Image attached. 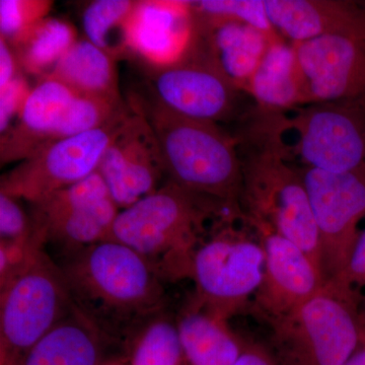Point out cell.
Returning a JSON list of instances; mask_svg holds the SVG:
<instances>
[{"mask_svg": "<svg viewBox=\"0 0 365 365\" xmlns=\"http://www.w3.org/2000/svg\"><path fill=\"white\" fill-rule=\"evenodd\" d=\"M131 108L98 169L120 210L155 193L167 178L155 132L143 115Z\"/></svg>", "mask_w": 365, "mask_h": 365, "instance_id": "cell-13", "label": "cell"}, {"mask_svg": "<svg viewBox=\"0 0 365 365\" xmlns=\"http://www.w3.org/2000/svg\"><path fill=\"white\" fill-rule=\"evenodd\" d=\"M244 217L241 209L167 179L155 193L120 211L111 239L140 254L165 282H175L190 279L197 249L218 225Z\"/></svg>", "mask_w": 365, "mask_h": 365, "instance_id": "cell-3", "label": "cell"}, {"mask_svg": "<svg viewBox=\"0 0 365 365\" xmlns=\"http://www.w3.org/2000/svg\"><path fill=\"white\" fill-rule=\"evenodd\" d=\"M76 96L50 76L31 90L18 123L1 134V165L23 162L52 143L53 134Z\"/></svg>", "mask_w": 365, "mask_h": 365, "instance_id": "cell-19", "label": "cell"}, {"mask_svg": "<svg viewBox=\"0 0 365 365\" xmlns=\"http://www.w3.org/2000/svg\"><path fill=\"white\" fill-rule=\"evenodd\" d=\"M252 227L263 245L265 269L250 312L270 325L313 299L325 287V280L294 242L267 228Z\"/></svg>", "mask_w": 365, "mask_h": 365, "instance_id": "cell-14", "label": "cell"}, {"mask_svg": "<svg viewBox=\"0 0 365 365\" xmlns=\"http://www.w3.org/2000/svg\"><path fill=\"white\" fill-rule=\"evenodd\" d=\"M155 68L151 96L180 116L218 126L234 122L240 125L256 108L249 93L189 55Z\"/></svg>", "mask_w": 365, "mask_h": 365, "instance_id": "cell-10", "label": "cell"}, {"mask_svg": "<svg viewBox=\"0 0 365 365\" xmlns=\"http://www.w3.org/2000/svg\"><path fill=\"white\" fill-rule=\"evenodd\" d=\"M131 111L95 130L46 144L1 177L0 192L35 204L90 177Z\"/></svg>", "mask_w": 365, "mask_h": 365, "instance_id": "cell-8", "label": "cell"}, {"mask_svg": "<svg viewBox=\"0 0 365 365\" xmlns=\"http://www.w3.org/2000/svg\"><path fill=\"white\" fill-rule=\"evenodd\" d=\"M129 103L155 132L168 180L242 210V165L234 135L218 125L170 111L151 93Z\"/></svg>", "mask_w": 365, "mask_h": 365, "instance_id": "cell-4", "label": "cell"}, {"mask_svg": "<svg viewBox=\"0 0 365 365\" xmlns=\"http://www.w3.org/2000/svg\"><path fill=\"white\" fill-rule=\"evenodd\" d=\"M51 2L31 0L0 1V33L9 44L20 41L34 26L47 18Z\"/></svg>", "mask_w": 365, "mask_h": 365, "instance_id": "cell-28", "label": "cell"}, {"mask_svg": "<svg viewBox=\"0 0 365 365\" xmlns=\"http://www.w3.org/2000/svg\"><path fill=\"white\" fill-rule=\"evenodd\" d=\"M185 365H235L245 339L217 319L188 300L176 318Z\"/></svg>", "mask_w": 365, "mask_h": 365, "instance_id": "cell-22", "label": "cell"}, {"mask_svg": "<svg viewBox=\"0 0 365 365\" xmlns=\"http://www.w3.org/2000/svg\"><path fill=\"white\" fill-rule=\"evenodd\" d=\"M321 247L325 283L344 271L365 218V168L333 174L300 167Z\"/></svg>", "mask_w": 365, "mask_h": 365, "instance_id": "cell-9", "label": "cell"}, {"mask_svg": "<svg viewBox=\"0 0 365 365\" xmlns=\"http://www.w3.org/2000/svg\"><path fill=\"white\" fill-rule=\"evenodd\" d=\"M294 111L285 125L297 134L304 167L333 174L364 169L365 108L325 103Z\"/></svg>", "mask_w": 365, "mask_h": 365, "instance_id": "cell-12", "label": "cell"}, {"mask_svg": "<svg viewBox=\"0 0 365 365\" xmlns=\"http://www.w3.org/2000/svg\"><path fill=\"white\" fill-rule=\"evenodd\" d=\"M125 352L129 365H185L176 319L163 313L138 329Z\"/></svg>", "mask_w": 365, "mask_h": 365, "instance_id": "cell-25", "label": "cell"}, {"mask_svg": "<svg viewBox=\"0 0 365 365\" xmlns=\"http://www.w3.org/2000/svg\"><path fill=\"white\" fill-rule=\"evenodd\" d=\"M137 2L130 0H98L86 7L83 14V28L86 40L116 57L115 33L123 34L126 39V25Z\"/></svg>", "mask_w": 365, "mask_h": 365, "instance_id": "cell-26", "label": "cell"}, {"mask_svg": "<svg viewBox=\"0 0 365 365\" xmlns=\"http://www.w3.org/2000/svg\"><path fill=\"white\" fill-rule=\"evenodd\" d=\"M360 324H361L362 332L365 335V300L361 307H359Z\"/></svg>", "mask_w": 365, "mask_h": 365, "instance_id": "cell-35", "label": "cell"}, {"mask_svg": "<svg viewBox=\"0 0 365 365\" xmlns=\"http://www.w3.org/2000/svg\"><path fill=\"white\" fill-rule=\"evenodd\" d=\"M191 11L192 36L184 55L212 67L248 93L254 72L278 35H268L242 21L206 16L192 6Z\"/></svg>", "mask_w": 365, "mask_h": 365, "instance_id": "cell-16", "label": "cell"}, {"mask_svg": "<svg viewBox=\"0 0 365 365\" xmlns=\"http://www.w3.org/2000/svg\"><path fill=\"white\" fill-rule=\"evenodd\" d=\"M237 220L220 223L204 240L190 276L195 292L189 300L225 322L249 309L265 269L260 237L237 227Z\"/></svg>", "mask_w": 365, "mask_h": 365, "instance_id": "cell-5", "label": "cell"}, {"mask_svg": "<svg viewBox=\"0 0 365 365\" xmlns=\"http://www.w3.org/2000/svg\"><path fill=\"white\" fill-rule=\"evenodd\" d=\"M25 79L18 76L9 85L0 88V132L6 133L16 115L20 116L29 93Z\"/></svg>", "mask_w": 365, "mask_h": 365, "instance_id": "cell-31", "label": "cell"}, {"mask_svg": "<svg viewBox=\"0 0 365 365\" xmlns=\"http://www.w3.org/2000/svg\"><path fill=\"white\" fill-rule=\"evenodd\" d=\"M76 42V32L68 23L46 18L14 46L21 66L31 73L38 74L48 69L52 71Z\"/></svg>", "mask_w": 365, "mask_h": 365, "instance_id": "cell-24", "label": "cell"}, {"mask_svg": "<svg viewBox=\"0 0 365 365\" xmlns=\"http://www.w3.org/2000/svg\"><path fill=\"white\" fill-rule=\"evenodd\" d=\"M294 46L309 105L365 108V42L324 36Z\"/></svg>", "mask_w": 365, "mask_h": 365, "instance_id": "cell-15", "label": "cell"}, {"mask_svg": "<svg viewBox=\"0 0 365 365\" xmlns=\"http://www.w3.org/2000/svg\"><path fill=\"white\" fill-rule=\"evenodd\" d=\"M73 307L61 269L43 249L0 287V365H21Z\"/></svg>", "mask_w": 365, "mask_h": 365, "instance_id": "cell-7", "label": "cell"}, {"mask_svg": "<svg viewBox=\"0 0 365 365\" xmlns=\"http://www.w3.org/2000/svg\"><path fill=\"white\" fill-rule=\"evenodd\" d=\"M235 365H279L270 348L253 341H245L244 348Z\"/></svg>", "mask_w": 365, "mask_h": 365, "instance_id": "cell-32", "label": "cell"}, {"mask_svg": "<svg viewBox=\"0 0 365 365\" xmlns=\"http://www.w3.org/2000/svg\"><path fill=\"white\" fill-rule=\"evenodd\" d=\"M191 36L190 1H138L126 25L127 47L155 67L179 61Z\"/></svg>", "mask_w": 365, "mask_h": 365, "instance_id": "cell-18", "label": "cell"}, {"mask_svg": "<svg viewBox=\"0 0 365 365\" xmlns=\"http://www.w3.org/2000/svg\"><path fill=\"white\" fill-rule=\"evenodd\" d=\"M344 365H365V335L361 344L357 348L356 351L353 353L351 357L345 362Z\"/></svg>", "mask_w": 365, "mask_h": 365, "instance_id": "cell-34", "label": "cell"}, {"mask_svg": "<svg viewBox=\"0 0 365 365\" xmlns=\"http://www.w3.org/2000/svg\"><path fill=\"white\" fill-rule=\"evenodd\" d=\"M113 343L73 307L21 365H106Z\"/></svg>", "mask_w": 365, "mask_h": 365, "instance_id": "cell-21", "label": "cell"}, {"mask_svg": "<svg viewBox=\"0 0 365 365\" xmlns=\"http://www.w3.org/2000/svg\"><path fill=\"white\" fill-rule=\"evenodd\" d=\"M36 232L32 216L26 215L20 200L0 192V242L26 241Z\"/></svg>", "mask_w": 365, "mask_h": 365, "instance_id": "cell-29", "label": "cell"}, {"mask_svg": "<svg viewBox=\"0 0 365 365\" xmlns=\"http://www.w3.org/2000/svg\"><path fill=\"white\" fill-rule=\"evenodd\" d=\"M248 93L258 109L275 114L309 105L294 43L280 35L271 41L252 76Z\"/></svg>", "mask_w": 365, "mask_h": 365, "instance_id": "cell-20", "label": "cell"}, {"mask_svg": "<svg viewBox=\"0 0 365 365\" xmlns=\"http://www.w3.org/2000/svg\"><path fill=\"white\" fill-rule=\"evenodd\" d=\"M48 76L76 95L122 100L115 57L86 39L76 41Z\"/></svg>", "mask_w": 365, "mask_h": 365, "instance_id": "cell-23", "label": "cell"}, {"mask_svg": "<svg viewBox=\"0 0 365 365\" xmlns=\"http://www.w3.org/2000/svg\"><path fill=\"white\" fill-rule=\"evenodd\" d=\"M359 307V297L325 285L269 325V348L279 365H344L364 339Z\"/></svg>", "mask_w": 365, "mask_h": 365, "instance_id": "cell-6", "label": "cell"}, {"mask_svg": "<svg viewBox=\"0 0 365 365\" xmlns=\"http://www.w3.org/2000/svg\"><path fill=\"white\" fill-rule=\"evenodd\" d=\"M106 365H123V364H107Z\"/></svg>", "mask_w": 365, "mask_h": 365, "instance_id": "cell-36", "label": "cell"}, {"mask_svg": "<svg viewBox=\"0 0 365 365\" xmlns=\"http://www.w3.org/2000/svg\"><path fill=\"white\" fill-rule=\"evenodd\" d=\"M18 76L16 57L13 53V48L0 37V88L9 85Z\"/></svg>", "mask_w": 365, "mask_h": 365, "instance_id": "cell-33", "label": "cell"}, {"mask_svg": "<svg viewBox=\"0 0 365 365\" xmlns=\"http://www.w3.org/2000/svg\"><path fill=\"white\" fill-rule=\"evenodd\" d=\"M284 118L256 107L234 134L242 165V209L250 225L294 242L323 275L318 228L299 168L289 162Z\"/></svg>", "mask_w": 365, "mask_h": 365, "instance_id": "cell-1", "label": "cell"}, {"mask_svg": "<svg viewBox=\"0 0 365 365\" xmlns=\"http://www.w3.org/2000/svg\"><path fill=\"white\" fill-rule=\"evenodd\" d=\"M190 4L206 16L242 21L268 35H278L269 21L264 0H202Z\"/></svg>", "mask_w": 365, "mask_h": 365, "instance_id": "cell-27", "label": "cell"}, {"mask_svg": "<svg viewBox=\"0 0 365 365\" xmlns=\"http://www.w3.org/2000/svg\"><path fill=\"white\" fill-rule=\"evenodd\" d=\"M72 304L113 344L165 312V281L140 254L109 239L69 255L60 264Z\"/></svg>", "mask_w": 365, "mask_h": 365, "instance_id": "cell-2", "label": "cell"}, {"mask_svg": "<svg viewBox=\"0 0 365 365\" xmlns=\"http://www.w3.org/2000/svg\"><path fill=\"white\" fill-rule=\"evenodd\" d=\"M325 285L341 294L356 297L359 290L365 287V227L360 230L344 271Z\"/></svg>", "mask_w": 365, "mask_h": 365, "instance_id": "cell-30", "label": "cell"}, {"mask_svg": "<svg viewBox=\"0 0 365 365\" xmlns=\"http://www.w3.org/2000/svg\"><path fill=\"white\" fill-rule=\"evenodd\" d=\"M31 206V216L44 234L46 244L58 247L66 257L111 239L121 211L98 170Z\"/></svg>", "mask_w": 365, "mask_h": 365, "instance_id": "cell-11", "label": "cell"}, {"mask_svg": "<svg viewBox=\"0 0 365 365\" xmlns=\"http://www.w3.org/2000/svg\"><path fill=\"white\" fill-rule=\"evenodd\" d=\"M278 35L292 43L338 36L365 42V1L264 0Z\"/></svg>", "mask_w": 365, "mask_h": 365, "instance_id": "cell-17", "label": "cell"}]
</instances>
